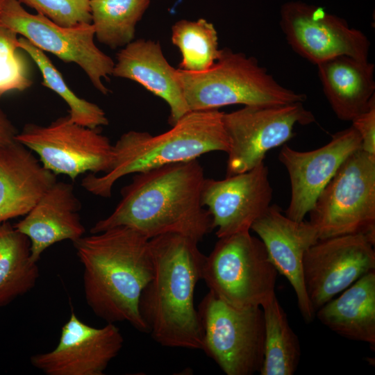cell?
Instances as JSON below:
<instances>
[{
  "label": "cell",
  "instance_id": "cell-1",
  "mask_svg": "<svg viewBox=\"0 0 375 375\" xmlns=\"http://www.w3.org/2000/svg\"><path fill=\"white\" fill-rule=\"evenodd\" d=\"M206 178L197 159L136 173L122 189L113 211L97 222L90 233L124 226L149 240L176 233L199 242L213 230L201 201Z\"/></svg>",
  "mask_w": 375,
  "mask_h": 375
},
{
  "label": "cell",
  "instance_id": "cell-2",
  "mask_svg": "<svg viewBox=\"0 0 375 375\" xmlns=\"http://www.w3.org/2000/svg\"><path fill=\"white\" fill-rule=\"evenodd\" d=\"M72 244L83 267L85 299L92 312L107 323L126 322L147 333L139 300L153 274L149 240L119 226Z\"/></svg>",
  "mask_w": 375,
  "mask_h": 375
},
{
  "label": "cell",
  "instance_id": "cell-3",
  "mask_svg": "<svg viewBox=\"0 0 375 375\" xmlns=\"http://www.w3.org/2000/svg\"><path fill=\"white\" fill-rule=\"evenodd\" d=\"M190 238L167 233L149 240L153 270L139 300L147 333L161 346L201 349L203 332L194 305L206 256Z\"/></svg>",
  "mask_w": 375,
  "mask_h": 375
},
{
  "label": "cell",
  "instance_id": "cell-4",
  "mask_svg": "<svg viewBox=\"0 0 375 375\" xmlns=\"http://www.w3.org/2000/svg\"><path fill=\"white\" fill-rule=\"evenodd\" d=\"M223 115L218 109L190 111L158 135L133 130L123 133L112 144L110 169L101 176L88 174L81 186L93 195L108 198L115 183L126 175L195 160L212 151L227 153Z\"/></svg>",
  "mask_w": 375,
  "mask_h": 375
},
{
  "label": "cell",
  "instance_id": "cell-5",
  "mask_svg": "<svg viewBox=\"0 0 375 375\" xmlns=\"http://www.w3.org/2000/svg\"><path fill=\"white\" fill-rule=\"evenodd\" d=\"M177 76L190 111L236 104H287L303 102L307 98L278 83L256 58L228 48L221 50L208 69L188 72L178 68Z\"/></svg>",
  "mask_w": 375,
  "mask_h": 375
},
{
  "label": "cell",
  "instance_id": "cell-6",
  "mask_svg": "<svg viewBox=\"0 0 375 375\" xmlns=\"http://www.w3.org/2000/svg\"><path fill=\"white\" fill-rule=\"evenodd\" d=\"M277 274L262 240L247 231L218 238L201 279L224 302L246 308L261 307L275 294Z\"/></svg>",
  "mask_w": 375,
  "mask_h": 375
},
{
  "label": "cell",
  "instance_id": "cell-7",
  "mask_svg": "<svg viewBox=\"0 0 375 375\" xmlns=\"http://www.w3.org/2000/svg\"><path fill=\"white\" fill-rule=\"evenodd\" d=\"M308 214L319 240L363 234L375 240V155L360 149L347 157Z\"/></svg>",
  "mask_w": 375,
  "mask_h": 375
},
{
  "label": "cell",
  "instance_id": "cell-8",
  "mask_svg": "<svg viewBox=\"0 0 375 375\" xmlns=\"http://www.w3.org/2000/svg\"><path fill=\"white\" fill-rule=\"evenodd\" d=\"M201 349L227 375H252L263 362L265 324L261 307L236 308L212 292L197 308Z\"/></svg>",
  "mask_w": 375,
  "mask_h": 375
},
{
  "label": "cell",
  "instance_id": "cell-9",
  "mask_svg": "<svg viewBox=\"0 0 375 375\" xmlns=\"http://www.w3.org/2000/svg\"><path fill=\"white\" fill-rule=\"evenodd\" d=\"M315 122L303 102L281 105L244 106L223 115L228 140L226 176L249 171L264 162L271 149L294 136L297 124Z\"/></svg>",
  "mask_w": 375,
  "mask_h": 375
},
{
  "label": "cell",
  "instance_id": "cell-10",
  "mask_svg": "<svg viewBox=\"0 0 375 375\" xmlns=\"http://www.w3.org/2000/svg\"><path fill=\"white\" fill-rule=\"evenodd\" d=\"M0 26L13 31L42 51L76 64L99 92H109L103 81L112 76L115 62L95 44L91 23L60 26L42 14L30 13L18 0H8L1 12Z\"/></svg>",
  "mask_w": 375,
  "mask_h": 375
},
{
  "label": "cell",
  "instance_id": "cell-11",
  "mask_svg": "<svg viewBox=\"0 0 375 375\" xmlns=\"http://www.w3.org/2000/svg\"><path fill=\"white\" fill-rule=\"evenodd\" d=\"M15 140L36 153L46 169L72 181L86 172L106 173L111 167L109 138L97 129L72 122L68 115L47 126L27 124Z\"/></svg>",
  "mask_w": 375,
  "mask_h": 375
},
{
  "label": "cell",
  "instance_id": "cell-12",
  "mask_svg": "<svg viewBox=\"0 0 375 375\" xmlns=\"http://www.w3.org/2000/svg\"><path fill=\"white\" fill-rule=\"evenodd\" d=\"M375 240L363 234L318 240L306 251L303 277L315 312L365 274L375 271Z\"/></svg>",
  "mask_w": 375,
  "mask_h": 375
},
{
  "label": "cell",
  "instance_id": "cell-13",
  "mask_svg": "<svg viewBox=\"0 0 375 375\" xmlns=\"http://www.w3.org/2000/svg\"><path fill=\"white\" fill-rule=\"evenodd\" d=\"M281 16L288 44L309 62L317 65L339 56L368 60L370 42L367 35L323 8L290 2L283 6Z\"/></svg>",
  "mask_w": 375,
  "mask_h": 375
},
{
  "label": "cell",
  "instance_id": "cell-14",
  "mask_svg": "<svg viewBox=\"0 0 375 375\" xmlns=\"http://www.w3.org/2000/svg\"><path fill=\"white\" fill-rule=\"evenodd\" d=\"M123 344L122 334L114 323L101 328L91 326L81 321L72 308L57 346L31 356L30 362L47 375H103Z\"/></svg>",
  "mask_w": 375,
  "mask_h": 375
},
{
  "label": "cell",
  "instance_id": "cell-15",
  "mask_svg": "<svg viewBox=\"0 0 375 375\" xmlns=\"http://www.w3.org/2000/svg\"><path fill=\"white\" fill-rule=\"evenodd\" d=\"M273 189L264 162L222 180L206 178L201 201L209 212L218 238L250 231L271 205Z\"/></svg>",
  "mask_w": 375,
  "mask_h": 375
},
{
  "label": "cell",
  "instance_id": "cell-16",
  "mask_svg": "<svg viewBox=\"0 0 375 375\" xmlns=\"http://www.w3.org/2000/svg\"><path fill=\"white\" fill-rule=\"evenodd\" d=\"M361 148V138L352 126L335 133L330 142L312 151H300L282 145L278 158L288 173L291 185L285 215L294 221L304 220L342 163Z\"/></svg>",
  "mask_w": 375,
  "mask_h": 375
},
{
  "label": "cell",
  "instance_id": "cell-17",
  "mask_svg": "<svg viewBox=\"0 0 375 375\" xmlns=\"http://www.w3.org/2000/svg\"><path fill=\"white\" fill-rule=\"evenodd\" d=\"M251 229L263 242L270 262L284 276L295 292L299 311L306 322L315 317L304 286L303 258L307 249L319 240L316 228L308 221H294L271 204Z\"/></svg>",
  "mask_w": 375,
  "mask_h": 375
},
{
  "label": "cell",
  "instance_id": "cell-18",
  "mask_svg": "<svg viewBox=\"0 0 375 375\" xmlns=\"http://www.w3.org/2000/svg\"><path fill=\"white\" fill-rule=\"evenodd\" d=\"M81 207L73 185L57 181L24 219L13 225L29 239L33 261L38 262L42 253L53 244L67 240L74 242L84 235Z\"/></svg>",
  "mask_w": 375,
  "mask_h": 375
},
{
  "label": "cell",
  "instance_id": "cell-19",
  "mask_svg": "<svg viewBox=\"0 0 375 375\" xmlns=\"http://www.w3.org/2000/svg\"><path fill=\"white\" fill-rule=\"evenodd\" d=\"M112 76L135 81L163 99L169 108L171 126L190 112L177 69L168 62L158 42L138 39L122 48Z\"/></svg>",
  "mask_w": 375,
  "mask_h": 375
},
{
  "label": "cell",
  "instance_id": "cell-20",
  "mask_svg": "<svg viewBox=\"0 0 375 375\" xmlns=\"http://www.w3.org/2000/svg\"><path fill=\"white\" fill-rule=\"evenodd\" d=\"M56 181L18 141L0 149V223L25 216Z\"/></svg>",
  "mask_w": 375,
  "mask_h": 375
},
{
  "label": "cell",
  "instance_id": "cell-21",
  "mask_svg": "<svg viewBox=\"0 0 375 375\" xmlns=\"http://www.w3.org/2000/svg\"><path fill=\"white\" fill-rule=\"evenodd\" d=\"M316 65L324 93L339 119L351 122L375 101L372 62L339 56Z\"/></svg>",
  "mask_w": 375,
  "mask_h": 375
},
{
  "label": "cell",
  "instance_id": "cell-22",
  "mask_svg": "<svg viewBox=\"0 0 375 375\" xmlns=\"http://www.w3.org/2000/svg\"><path fill=\"white\" fill-rule=\"evenodd\" d=\"M331 331L349 340L375 346V271L355 281L338 298L315 312Z\"/></svg>",
  "mask_w": 375,
  "mask_h": 375
},
{
  "label": "cell",
  "instance_id": "cell-23",
  "mask_svg": "<svg viewBox=\"0 0 375 375\" xmlns=\"http://www.w3.org/2000/svg\"><path fill=\"white\" fill-rule=\"evenodd\" d=\"M29 239L8 221L0 223V307L31 290L39 277Z\"/></svg>",
  "mask_w": 375,
  "mask_h": 375
},
{
  "label": "cell",
  "instance_id": "cell-24",
  "mask_svg": "<svg viewBox=\"0 0 375 375\" xmlns=\"http://www.w3.org/2000/svg\"><path fill=\"white\" fill-rule=\"evenodd\" d=\"M265 324L263 362L260 375H292L300 359L299 340L275 294L262 305Z\"/></svg>",
  "mask_w": 375,
  "mask_h": 375
},
{
  "label": "cell",
  "instance_id": "cell-25",
  "mask_svg": "<svg viewBox=\"0 0 375 375\" xmlns=\"http://www.w3.org/2000/svg\"><path fill=\"white\" fill-rule=\"evenodd\" d=\"M151 0H90L94 36L111 49L123 48L135 37V27Z\"/></svg>",
  "mask_w": 375,
  "mask_h": 375
},
{
  "label": "cell",
  "instance_id": "cell-26",
  "mask_svg": "<svg viewBox=\"0 0 375 375\" xmlns=\"http://www.w3.org/2000/svg\"><path fill=\"white\" fill-rule=\"evenodd\" d=\"M18 46L38 66L42 77V85L59 95L67 104V115L72 122L94 129L108 124L104 110L96 103L78 97L44 51L23 37L19 38Z\"/></svg>",
  "mask_w": 375,
  "mask_h": 375
},
{
  "label": "cell",
  "instance_id": "cell-27",
  "mask_svg": "<svg viewBox=\"0 0 375 375\" xmlns=\"http://www.w3.org/2000/svg\"><path fill=\"white\" fill-rule=\"evenodd\" d=\"M171 39L181 54L179 69L202 72L218 59L221 50L214 25L206 19H180L172 26Z\"/></svg>",
  "mask_w": 375,
  "mask_h": 375
},
{
  "label": "cell",
  "instance_id": "cell-28",
  "mask_svg": "<svg viewBox=\"0 0 375 375\" xmlns=\"http://www.w3.org/2000/svg\"><path fill=\"white\" fill-rule=\"evenodd\" d=\"M17 35L0 26V99L6 92L23 91L32 84L27 65L17 52Z\"/></svg>",
  "mask_w": 375,
  "mask_h": 375
},
{
  "label": "cell",
  "instance_id": "cell-29",
  "mask_svg": "<svg viewBox=\"0 0 375 375\" xmlns=\"http://www.w3.org/2000/svg\"><path fill=\"white\" fill-rule=\"evenodd\" d=\"M63 26L91 23L90 0H18Z\"/></svg>",
  "mask_w": 375,
  "mask_h": 375
},
{
  "label": "cell",
  "instance_id": "cell-30",
  "mask_svg": "<svg viewBox=\"0 0 375 375\" xmlns=\"http://www.w3.org/2000/svg\"><path fill=\"white\" fill-rule=\"evenodd\" d=\"M351 122L361 138V149L375 155V101L367 110L356 117Z\"/></svg>",
  "mask_w": 375,
  "mask_h": 375
},
{
  "label": "cell",
  "instance_id": "cell-31",
  "mask_svg": "<svg viewBox=\"0 0 375 375\" xmlns=\"http://www.w3.org/2000/svg\"><path fill=\"white\" fill-rule=\"evenodd\" d=\"M17 133L11 121L0 109V149L15 141Z\"/></svg>",
  "mask_w": 375,
  "mask_h": 375
},
{
  "label": "cell",
  "instance_id": "cell-32",
  "mask_svg": "<svg viewBox=\"0 0 375 375\" xmlns=\"http://www.w3.org/2000/svg\"><path fill=\"white\" fill-rule=\"evenodd\" d=\"M8 0H0V17L1 15L2 10Z\"/></svg>",
  "mask_w": 375,
  "mask_h": 375
}]
</instances>
